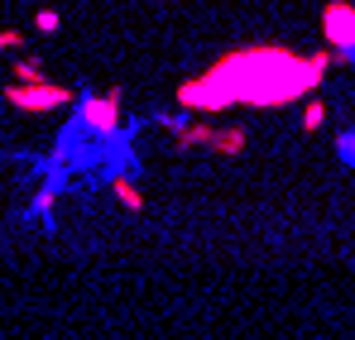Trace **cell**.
Here are the masks:
<instances>
[{"mask_svg": "<svg viewBox=\"0 0 355 340\" xmlns=\"http://www.w3.org/2000/svg\"><path fill=\"white\" fill-rule=\"evenodd\" d=\"M0 101L15 115H53V111H67V106L77 101V91L62 87V82H53V77H49V82H5Z\"/></svg>", "mask_w": 355, "mask_h": 340, "instance_id": "2", "label": "cell"}, {"mask_svg": "<svg viewBox=\"0 0 355 340\" xmlns=\"http://www.w3.org/2000/svg\"><path fill=\"white\" fill-rule=\"evenodd\" d=\"M336 154H341V163H346V168H355V129H346V134L336 139Z\"/></svg>", "mask_w": 355, "mask_h": 340, "instance_id": "12", "label": "cell"}, {"mask_svg": "<svg viewBox=\"0 0 355 340\" xmlns=\"http://www.w3.org/2000/svg\"><path fill=\"white\" fill-rule=\"evenodd\" d=\"M53 202H58V182L49 177V182L34 192V202H29V216H39L44 226H53Z\"/></svg>", "mask_w": 355, "mask_h": 340, "instance_id": "8", "label": "cell"}, {"mask_svg": "<svg viewBox=\"0 0 355 340\" xmlns=\"http://www.w3.org/2000/svg\"><path fill=\"white\" fill-rule=\"evenodd\" d=\"M34 29H39V34H58L62 15H58V10H39V15H34Z\"/></svg>", "mask_w": 355, "mask_h": 340, "instance_id": "11", "label": "cell"}, {"mask_svg": "<svg viewBox=\"0 0 355 340\" xmlns=\"http://www.w3.org/2000/svg\"><path fill=\"white\" fill-rule=\"evenodd\" d=\"M331 62H336V53H297L284 44H250V48L221 53L202 77L178 82L173 101L182 115H207V120L231 106L279 111V106L307 101L322 87Z\"/></svg>", "mask_w": 355, "mask_h": 340, "instance_id": "1", "label": "cell"}, {"mask_svg": "<svg viewBox=\"0 0 355 340\" xmlns=\"http://www.w3.org/2000/svg\"><path fill=\"white\" fill-rule=\"evenodd\" d=\"M322 39L331 44L336 62H351V53H355V5L351 0H327V10H322Z\"/></svg>", "mask_w": 355, "mask_h": 340, "instance_id": "4", "label": "cell"}, {"mask_svg": "<svg viewBox=\"0 0 355 340\" xmlns=\"http://www.w3.org/2000/svg\"><path fill=\"white\" fill-rule=\"evenodd\" d=\"M19 44H24V34H19V29H0V53L19 48Z\"/></svg>", "mask_w": 355, "mask_h": 340, "instance_id": "13", "label": "cell"}, {"mask_svg": "<svg viewBox=\"0 0 355 340\" xmlns=\"http://www.w3.org/2000/svg\"><path fill=\"white\" fill-rule=\"evenodd\" d=\"M245 144H250L245 125H226V129H216V134H211V154H216V159H240V154H245Z\"/></svg>", "mask_w": 355, "mask_h": 340, "instance_id": "6", "label": "cell"}, {"mask_svg": "<svg viewBox=\"0 0 355 340\" xmlns=\"http://www.w3.org/2000/svg\"><path fill=\"white\" fill-rule=\"evenodd\" d=\"M111 192H116V202L130 211V216H144V192H139L135 177H111Z\"/></svg>", "mask_w": 355, "mask_h": 340, "instance_id": "7", "label": "cell"}, {"mask_svg": "<svg viewBox=\"0 0 355 340\" xmlns=\"http://www.w3.org/2000/svg\"><path fill=\"white\" fill-rule=\"evenodd\" d=\"M327 125V101H302V134H317Z\"/></svg>", "mask_w": 355, "mask_h": 340, "instance_id": "10", "label": "cell"}, {"mask_svg": "<svg viewBox=\"0 0 355 340\" xmlns=\"http://www.w3.org/2000/svg\"><path fill=\"white\" fill-rule=\"evenodd\" d=\"M77 129H92V134H116L120 129V91H77Z\"/></svg>", "mask_w": 355, "mask_h": 340, "instance_id": "3", "label": "cell"}, {"mask_svg": "<svg viewBox=\"0 0 355 340\" xmlns=\"http://www.w3.org/2000/svg\"><path fill=\"white\" fill-rule=\"evenodd\" d=\"M10 82H49V72H44V57H19Z\"/></svg>", "mask_w": 355, "mask_h": 340, "instance_id": "9", "label": "cell"}, {"mask_svg": "<svg viewBox=\"0 0 355 340\" xmlns=\"http://www.w3.org/2000/svg\"><path fill=\"white\" fill-rule=\"evenodd\" d=\"M211 134H216V125H211L207 115H197L192 125L182 120V125L173 129V149H178V154H192V149H211Z\"/></svg>", "mask_w": 355, "mask_h": 340, "instance_id": "5", "label": "cell"}, {"mask_svg": "<svg viewBox=\"0 0 355 340\" xmlns=\"http://www.w3.org/2000/svg\"><path fill=\"white\" fill-rule=\"evenodd\" d=\"M159 5H178V0H159Z\"/></svg>", "mask_w": 355, "mask_h": 340, "instance_id": "14", "label": "cell"}]
</instances>
